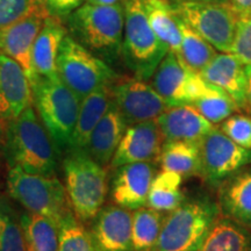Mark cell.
I'll return each mask as SVG.
<instances>
[{
  "mask_svg": "<svg viewBox=\"0 0 251 251\" xmlns=\"http://www.w3.org/2000/svg\"><path fill=\"white\" fill-rule=\"evenodd\" d=\"M6 147L11 166H18L28 174L54 176L57 149L33 105L8 122Z\"/></svg>",
  "mask_w": 251,
  "mask_h": 251,
  "instance_id": "obj_1",
  "label": "cell"
},
{
  "mask_svg": "<svg viewBox=\"0 0 251 251\" xmlns=\"http://www.w3.org/2000/svg\"><path fill=\"white\" fill-rule=\"evenodd\" d=\"M218 201L207 194L184 198L168 213L155 251H197L219 218Z\"/></svg>",
  "mask_w": 251,
  "mask_h": 251,
  "instance_id": "obj_2",
  "label": "cell"
},
{
  "mask_svg": "<svg viewBox=\"0 0 251 251\" xmlns=\"http://www.w3.org/2000/svg\"><path fill=\"white\" fill-rule=\"evenodd\" d=\"M71 36L91 52L107 58L121 54L125 30L124 2L81 5L68 19Z\"/></svg>",
  "mask_w": 251,
  "mask_h": 251,
  "instance_id": "obj_3",
  "label": "cell"
},
{
  "mask_svg": "<svg viewBox=\"0 0 251 251\" xmlns=\"http://www.w3.org/2000/svg\"><path fill=\"white\" fill-rule=\"evenodd\" d=\"M64 188L71 211L80 222L90 221L103 207L108 194V177L85 151H70L63 163Z\"/></svg>",
  "mask_w": 251,
  "mask_h": 251,
  "instance_id": "obj_4",
  "label": "cell"
},
{
  "mask_svg": "<svg viewBox=\"0 0 251 251\" xmlns=\"http://www.w3.org/2000/svg\"><path fill=\"white\" fill-rule=\"evenodd\" d=\"M31 90L37 114L56 149H69L81 100L57 75L50 78L37 77Z\"/></svg>",
  "mask_w": 251,
  "mask_h": 251,
  "instance_id": "obj_5",
  "label": "cell"
},
{
  "mask_svg": "<svg viewBox=\"0 0 251 251\" xmlns=\"http://www.w3.org/2000/svg\"><path fill=\"white\" fill-rule=\"evenodd\" d=\"M125 30L121 55L134 77L151 79L169 49L150 26L143 0H125Z\"/></svg>",
  "mask_w": 251,
  "mask_h": 251,
  "instance_id": "obj_6",
  "label": "cell"
},
{
  "mask_svg": "<svg viewBox=\"0 0 251 251\" xmlns=\"http://www.w3.org/2000/svg\"><path fill=\"white\" fill-rule=\"evenodd\" d=\"M7 186L11 197L27 212L46 216L58 226L72 212L64 185L55 176L28 174L18 166H11Z\"/></svg>",
  "mask_w": 251,
  "mask_h": 251,
  "instance_id": "obj_7",
  "label": "cell"
},
{
  "mask_svg": "<svg viewBox=\"0 0 251 251\" xmlns=\"http://www.w3.org/2000/svg\"><path fill=\"white\" fill-rule=\"evenodd\" d=\"M57 76L80 100L118 77L107 63L68 34L57 56Z\"/></svg>",
  "mask_w": 251,
  "mask_h": 251,
  "instance_id": "obj_8",
  "label": "cell"
},
{
  "mask_svg": "<svg viewBox=\"0 0 251 251\" xmlns=\"http://www.w3.org/2000/svg\"><path fill=\"white\" fill-rule=\"evenodd\" d=\"M177 18L221 52L230 51L238 20L229 2L176 1Z\"/></svg>",
  "mask_w": 251,
  "mask_h": 251,
  "instance_id": "obj_9",
  "label": "cell"
},
{
  "mask_svg": "<svg viewBox=\"0 0 251 251\" xmlns=\"http://www.w3.org/2000/svg\"><path fill=\"white\" fill-rule=\"evenodd\" d=\"M200 177L213 188H219L231 176L251 165V149L233 142L219 127L200 141Z\"/></svg>",
  "mask_w": 251,
  "mask_h": 251,
  "instance_id": "obj_10",
  "label": "cell"
},
{
  "mask_svg": "<svg viewBox=\"0 0 251 251\" xmlns=\"http://www.w3.org/2000/svg\"><path fill=\"white\" fill-rule=\"evenodd\" d=\"M151 86L170 107L192 105L212 87L170 51L152 75Z\"/></svg>",
  "mask_w": 251,
  "mask_h": 251,
  "instance_id": "obj_11",
  "label": "cell"
},
{
  "mask_svg": "<svg viewBox=\"0 0 251 251\" xmlns=\"http://www.w3.org/2000/svg\"><path fill=\"white\" fill-rule=\"evenodd\" d=\"M112 99L126 125L157 120L170 106L146 80L136 77H117L112 85Z\"/></svg>",
  "mask_w": 251,
  "mask_h": 251,
  "instance_id": "obj_12",
  "label": "cell"
},
{
  "mask_svg": "<svg viewBox=\"0 0 251 251\" xmlns=\"http://www.w3.org/2000/svg\"><path fill=\"white\" fill-rule=\"evenodd\" d=\"M48 17L46 8L39 4L30 14L9 27L0 29V54L14 59L24 68L31 86L37 79L31 65L34 42Z\"/></svg>",
  "mask_w": 251,
  "mask_h": 251,
  "instance_id": "obj_13",
  "label": "cell"
},
{
  "mask_svg": "<svg viewBox=\"0 0 251 251\" xmlns=\"http://www.w3.org/2000/svg\"><path fill=\"white\" fill-rule=\"evenodd\" d=\"M157 175L153 162H137L115 169L111 181V198L117 206L135 211L148 202L152 181Z\"/></svg>",
  "mask_w": 251,
  "mask_h": 251,
  "instance_id": "obj_14",
  "label": "cell"
},
{
  "mask_svg": "<svg viewBox=\"0 0 251 251\" xmlns=\"http://www.w3.org/2000/svg\"><path fill=\"white\" fill-rule=\"evenodd\" d=\"M133 213L124 207H102L93 219L90 234L97 251H134Z\"/></svg>",
  "mask_w": 251,
  "mask_h": 251,
  "instance_id": "obj_15",
  "label": "cell"
},
{
  "mask_svg": "<svg viewBox=\"0 0 251 251\" xmlns=\"http://www.w3.org/2000/svg\"><path fill=\"white\" fill-rule=\"evenodd\" d=\"M164 140L156 120L128 126L111 162L112 168L137 162L157 163Z\"/></svg>",
  "mask_w": 251,
  "mask_h": 251,
  "instance_id": "obj_16",
  "label": "cell"
},
{
  "mask_svg": "<svg viewBox=\"0 0 251 251\" xmlns=\"http://www.w3.org/2000/svg\"><path fill=\"white\" fill-rule=\"evenodd\" d=\"M31 101L33 90L26 71L14 59L0 54V120H14Z\"/></svg>",
  "mask_w": 251,
  "mask_h": 251,
  "instance_id": "obj_17",
  "label": "cell"
},
{
  "mask_svg": "<svg viewBox=\"0 0 251 251\" xmlns=\"http://www.w3.org/2000/svg\"><path fill=\"white\" fill-rule=\"evenodd\" d=\"M202 79L234 100L240 109H249L247 98L246 65L229 52L218 54L200 74Z\"/></svg>",
  "mask_w": 251,
  "mask_h": 251,
  "instance_id": "obj_18",
  "label": "cell"
},
{
  "mask_svg": "<svg viewBox=\"0 0 251 251\" xmlns=\"http://www.w3.org/2000/svg\"><path fill=\"white\" fill-rule=\"evenodd\" d=\"M156 121L164 142H200L214 128L191 105L168 108Z\"/></svg>",
  "mask_w": 251,
  "mask_h": 251,
  "instance_id": "obj_19",
  "label": "cell"
},
{
  "mask_svg": "<svg viewBox=\"0 0 251 251\" xmlns=\"http://www.w3.org/2000/svg\"><path fill=\"white\" fill-rule=\"evenodd\" d=\"M220 213L251 229V168L242 169L218 188Z\"/></svg>",
  "mask_w": 251,
  "mask_h": 251,
  "instance_id": "obj_20",
  "label": "cell"
},
{
  "mask_svg": "<svg viewBox=\"0 0 251 251\" xmlns=\"http://www.w3.org/2000/svg\"><path fill=\"white\" fill-rule=\"evenodd\" d=\"M127 127L117 106L112 101L107 112L91 134L86 152L93 161L106 168L111 164Z\"/></svg>",
  "mask_w": 251,
  "mask_h": 251,
  "instance_id": "obj_21",
  "label": "cell"
},
{
  "mask_svg": "<svg viewBox=\"0 0 251 251\" xmlns=\"http://www.w3.org/2000/svg\"><path fill=\"white\" fill-rule=\"evenodd\" d=\"M67 35L61 19L49 15L43 24L31 52V65L36 77L50 78L57 75V56Z\"/></svg>",
  "mask_w": 251,
  "mask_h": 251,
  "instance_id": "obj_22",
  "label": "cell"
},
{
  "mask_svg": "<svg viewBox=\"0 0 251 251\" xmlns=\"http://www.w3.org/2000/svg\"><path fill=\"white\" fill-rule=\"evenodd\" d=\"M111 85L100 87L81 99L79 114L69 148L70 151L86 152L91 134L113 101Z\"/></svg>",
  "mask_w": 251,
  "mask_h": 251,
  "instance_id": "obj_23",
  "label": "cell"
},
{
  "mask_svg": "<svg viewBox=\"0 0 251 251\" xmlns=\"http://www.w3.org/2000/svg\"><path fill=\"white\" fill-rule=\"evenodd\" d=\"M197 251H251V229L220 215Z\"/></svg>",
  "mask_w": 251,
  "mask_h": 251,
  "instance_id": "obj_24",
  "label": "cell"
},
{
  "mask_svg": "<svg viewBox=\"0 0 251 251\" xmlns=\"http://www.w3.org/2000/svg\"><path fill=\"white\" fill-rule=\"evenodd\" d=\"M148 21L169 51L178 56L180 51L181 33L179 20L169 0H143Z\"/></svg>",
  "mask_w": 251,
  "mask_h": 251,
  "instance_id": "obj_25",
  "label": "cell"
},
{
  "mask_svg": "<svg viewBox=\"0 0 251 251\" xmlns=\"http://www.w3.org/2000/svg\"><path fill=\"white\" fill-rule=\"evenodd\" d=\"M158 161L163 171L176 172L183 178L200 176V142H164Z\"/></svg>",
  "mask_w": 251,
  "mask_h": 251,
  "instance_id": "obj_26",
  "label": "cell"
},
{
  "mask_svg": "<svg viewBox=\"0 0 251 251\" xmlns=\"http://www.w3.org/2000/svg\"><path fill=\"white\" fill-rule=\"evenodd\" d=\"M28 251H58L59 228L46 216L26 212L20 216Z\"/></svg>",
  "mask_w": 251,
  "mask_h": 251,
  "instance_id": "obj_27",
  "label": "cell"
},
{
  "mask_svg": "<svg viewBox=\"0 0 251 251\" xmlns=\"http://www.w3.org/2000/svg\"><path fill=\"white\" fill-rule=\"evenodd\" d=\"M183 177L172 171H161L156 175L148 196L147 205L162 213H170L177 208L185 196L180 186Z\"/></svg>",
  "mask_w": 251,
  "mask_h": 251,
  "instance_id": "obj_28",
  "label": "cell"
},
{
  "mask_svg": "<svg viewBox=\"0 0 251 251\" xmlns=\"http://www.w3.org/2000/svg\"><path fill=\"white\" fill-rule=\"evenodd\" d=\"M168 213H162L150 207H141L133 213V238L134 251H151L155 249L163 224Z\"/></svg>",
  "mask_w": 251,
  "mask_h": 251,
  "instance_id": "obj_29",
  "label": "cell"
},
{
  "mask_svg": "<svg viewBox=\"0 0 251 251\" xmlns=\"http://www.w3.org/2000/svg\"><path fill=\"white\" fill-rule=\"evenodd\" d=\"M179 20V19H178ZM179 27L181 33L180 51L177 57L181 62L197 74H201L212 59L218 55L214 47L209 45L206 40L198 35L196 31L191 29L184 23L179 20Z\"/></svg>",
  "mask_w": 251,
  "mask_h": 251,
  "instance_id": "obj_30",
  "label": "cell"
},
{
  "mask_svg": "<svg viewBox=\"0 0 251 251\" xmlns=\"http://www.w3.org/2000/svg\"><path fill=\"white\" fill-rule=\"evenodd\" d=\"M191 106H193L212 125L221 124L226 119L240 111L228 94L213 85L205 96L196 100Z\"/></svg>",
  "mask_w": 251,
  "mask_h": 251,
  "instance_id": "obj_31",
  "label": "cell"
},
{
  "mask_svg": "<svg viewBox=\"0 0 251 251\" xmlns=\"http://www.w3.org/2000/svg\"><path fill=\"white\" fill-rule=\"evenodd\" d=\"M58 228V251H97L90 231L72 212L62 220Z\"/></svg>",
  "mask_w": 251,
  "mask_h": 251,
  "instance_id": "obj_32",
  "label": "cell"
},
{
  "mask_svg": "<svg viewBox=\"0 0 251 251\" xmlns=\"http://www.w3.org/2000/svg\"><path fill=\"white\" fill-rule=\"evenodd\" d=\"M0 251H28L20 219L5 201H0Z\"/></svg>",
  "mask_w": 251,
  "mask_h": 251,
  "instance_id": "obj_33",
  "label": "cell"
},
{
  "mask_svg": "<svg viewBox=\"0 0 251 251\" xmlns=\"http://www.w3.org/2000/svg\"><path fill=\"white\" fill-rule=\"evenodd\" d=\"M229 54L246 67H251V15L238 17Z\"/></svg>",
  "mask_w": 251,
  "mask_h": 251,
  "instance_id": "obj_34",
  "label": "cell"
},
{
  "mask_svg": "<svg viewBox=\"0 0 251 251\" xmlns=\"http://www.w3.org/2000/svg\"><path fill=\"white\" fill-rule=\"evenodd\" d=\"M219 129L233 142L246 149H251V117L233 114L221 122Z\"/></svg>",
  "mask_w": 251,
  "mask_h": 251,
  "instance_id": "obj_35",
  "label": "cell"
},
{
  "mask_svg": "<svg viewBox=\"0 0 251 251\" xmlns=\"http://www.w3.org/2000/svg\"><path fill=\"white\" fill-rule=\"evenodd\" d=\"M39 4V0H0V29L30 14Z\"/></svg>",
  "mask_w": 251,
  "mask_h": 251,
  "instance_id": "obj_36",
  "label": "cell"
},
{
  "mask_svg": "<svg viewBox=\"0 0 251 251\" xmlns=\"http://www.w3.org/2000/svg\"><path fill=\"white\" fill-rule=\"evenodd\" d=\"M39 1L49 15L61 19L67 15L69 17L86 0H39Z\"/></svg>",
  "mask_w": 251,
  "mask_h": 251,
  "instance_id": "obj_37",
  "label": "cell"
},
{
  "mask_svg": "<svg viewBox=\"0 0 251 251\" xmlns=\"http://www.w3.org/2000/svg\"><path fill=\"white\" fill-rule=\"evenodd\" d=\"M229 5L236 12L238 17L251 15V0H229Z\"/></svg>",
  "mask_w": 251,
  "mask_h": 251,
  "instance_id": "obj_38",
  "label": "cell"
},
{
  "mask_svg": "<svg viewBox=\"0 0 251 251\" xmlns=\"http://www.w3.org/2000/svg\"><path fill=\"white\" fill-rule=\"evenodd\" d=\"M248 85H247V98H248V107L251 109V67H246Z\"/></svg>",
  "mask_w": 251,
  "mask_h": 251,
  "instance_id": "obj_39",
  "label": "cell"
},
{
  "mask_svg": "<svg viewBox=\"0 0 251 251\" xmlns=\"http://www.w3.org/2000/svg\"><path fill=\"white\" fill-rule=\"evenodd\" d=\"M124 1L125 0H86V2L94 5H117Z\"/></svg>",
  "mask_w": 251,
  "mask_h": 251,
  "instance_id": "obj_40",
  "label": "cell"
},
{
  "mask_svg": "<svg viewBox=\"0 0 251 251\" xmlns=\"http://www.w3.org/2000/svg\"><path fill=\"white\" fill-rule=\"evenodd\" d=\"M176 1H201V2H229V0H174Z\"/></svg>",
  "mask_w": 251,
  "mask_h": 251,
  "instance_id": "obj_41",
  "label": "cell"
},
{
  "mask_svg": "<svg viewBox=\"0 0 251 251\" xmlns=\"http://www.w3.org/2000/svg\"><path fill=\"white\" fill-rule=\"evenodd\" d=\"M4 122L0 120V140L2 139V136H4V133H5V129H4Z\"/></svg>",
  "mask_w": 251,
  "mask_h": 251,
  "instance_id": "obj_42",
  "label": "cell"
},
{
  "mask_svg": "<svg viewBox=\"0 0 251 251\" xmlns=\"http://www.w3.org/2000/svg\"><path fill=\"white\" fill-rule=\"evenodd\" d=\"M151 251H155V250H151Z\"/></svg>",
  "mask_w": 251,
  "mask_h": 251,
  "instance_id": "obj_43",
  "label": "cell"
}]
</instances>
